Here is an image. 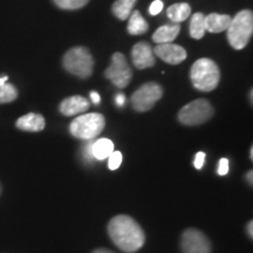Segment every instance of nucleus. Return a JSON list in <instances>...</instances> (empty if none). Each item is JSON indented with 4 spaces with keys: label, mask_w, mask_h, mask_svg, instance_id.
I'll use <instances>...</instances> for the list:
<instances>
[{
    "label": "nucleus",
    "mask_w": 253,
    "mask_h": 253,
    "mask_svg": "<svg viewBox=\"0 0 253 253\" xmlns=\"http://www.w3.org/2000/svg\"><path fill=\"white\" fill-rule=\"evenodd\" d=\"M214 110L205 99H198L185 104L178 112V120L185 126H199L208 122L213 116Z\"/></svg>",
    "instance_id": "obj_6"
},
{
    "label": "nucleus",
    "mask_w": 253,
    "mask_h": 253,
    "mask_svg": "<svg viewBox=\"0 0 253 253\" xmlns=\"http://www.w3.org/2000/svg\"><path fill=\"white\" fill-rule=\"evenodd\" d=\"M90 100L93 103L99 104L101 101V96L99 95V93H96V91H90Z\"/></svg>",
    "instance_id": "obj_29"
},
{
    "label": "nucleus",
    "mask_w": 253,
    "mask_h": 253,
    "mask_svg": "<svg viewBox=\"0 0 253 253\" xmlns=\"http://www.w3.org/2000/svg\"><path fill=\"white\" fill-rule=\"evenodd\" d=\"M246 231H248V235L250 238H253V221L250 220L248 223V225H246Z\"/></svg>",
    "instance_id": "obj_30"
},
{
    "label": "nucleus",
    "mask_w": 253,
    "mask_h": 253,
    "mask_svg": "<svg viewBox=\"0 0 253 253\" xmlns=\"http://www.w3.org/2000/svg\"><path fill=\"white\" fill-rule=\"evenodd\" d=\"M227 40L235 49H243L248 46L253 33V13L250 9L238 12L231 19L227 28Z\"/></svg>",
    "instance_id": "obj_3"
},
{
    "label": "nucleus",
    "mask_w": 253,
    "mask_h": 253,
    "mask_svg": "<svg viewBox=\"0 0 253 253\" xmlns=\"http://www.w3.org/2000/svg\"><path fill=\"white\" fill-rule=\"evenodd\" d=\"M122 163V154L120 151L114 150L108 157V168L110 170L119 169Z\"/></svg>",
    "instance_id": "obj_24"
},
{
    "label": "nucleus",
    "mask_w": 253,
    "mask_h": 253,
    "mask_svg": "<svg viewBox=\"0 0 253 253\" xmlns=\"http://www.w3.org/2000/svg\"><path fill=\"white\" fill-rule=\"evenodd\" d=\"M192 84L201 91H212L220 81V71L213 60L202 58L196 61L190 69Z\"/></svg>",
    "instance_id": "obj_2"
},
{
    "label": "nucleus",
    "mask_w": 253,
    "mask_h": 253,
    "mask_svg": "<svg viewBox=\"0 0 253 253\" xmlns=\"http://www.w3.org/2000/svg\"><path fill=\"white\" fill-rule=\"evenodd\" d=\"M104 77L112 81L114 86L121 88V89L130 84L132 71L126 62V56L122 53H114L112 56V63L104 71Z\"/></svg>",
    "instance_id": "obj_8"
},
{
    "label": "nucleus",
    "mask_w": 253,
    "mask_h": 253,
    "mask_svg": "<svg viewBox=\"0 0 253 253\" xmlns=\"http://www.w3.org/2000/svg\"><path fill=\"white\" fill-rule=\"evenodd\" d=\"M93 253H115V252L110 251V250H107V249H97L95 250Z\"/></svg>",
    "instance_id": "obj_32"
},
{
    "label": "nucleus",
    "mask_w": 253,
    "mask_h": 253,
    "mask_svg": "<svg viewBox=\"0 0 253 253\" xmlns=\"http://www.w3.org/2000/svg\"><path fill=\"white\" fill-rule=\"evenodd\" d=\"M252 176H253V171L252 170H250V171L246 173V181H248V183L250 185L253 184V179H252Z\"/></svg>",
    "instance_id": "obj_31"
},
{
    "label": "nucleus",
    "mask_w": 253,
    "mask_h": 253,
    "mask_svg": "<svg viewBox=\"0 0 253 253\" xmlns=\"http://www.w3.org/2000/svg\"><path fill=\"white\" fill-rule=\"evenodd\" d=\"M7 77H4V78H0V86H2V84H6V81H7Z\"/></svg>",
    "instance_id": "obj_33"
},
{
    "label": "nucleus",
    "mask_w": 253,
    "mask_h": 253,
    "mask_svg": "<svg viewBox=\"0 0 253 253\" xmlns=\"http://www.w3.org/2000/svg\"><path fill=\"white\" fill-rule=\"evenodd\" d=\"M0 192H1V188H0Z\"/></svg>",
    "instance_id": "obj_36"
},
{
    "label": "nucleus",
    "mask_w": 253,
    "mask_h": 253,
    "mask_svg": "<svg viewBox=\"0 0 253 253\" xmlns=\"http://www.w3.org/2000/svg\"><path fill=\"white\" fill-rule=\"evenodd\" d=\"M45 125L46 122L43 116L36 113H28L26 115L21 116L20 119H18L17 123H15L17 128L20 129V130L32 132L43 130Z\"/></svg>",
    "instance_id": "obj_13"
},
{
    "label": "nucleus",
    "mask_w": 253,
    "mask_h": 253,
    "mask_svg": "<svg viewBox=\"0 0 253 253\" xmlns=\"http://www.w3.org/2000/svg\"><path fill=\"white\" fill-rule=\"evenodd\" d=\"M181 249L183 253H211L212 251L208 237L196 229H188L183 232Z\"/></svg>",
    "instance_id": "obj_9"
},
{
    "label": "nucleus",
    "mask_w": 253,
    "mask_h": 253,
    "mask_svg": "<svg viewBox=\"0 0 253 253\" xmlns=\"http://www.w3.org/2000/svg\"><path fill=\"white\" fill-rule=\"evenodd\" d=\"M250 158H251V160H253V148H251V149H250Z\"/></svg>",
    "instance_id": "obj_34"
},
{
    "label": "nucleus",
    "mask_w": 253,
    "mask_h": 253,
    "mask_svg": "<svg viewBox=\"0 0 253 253\" xmlns=\"http://www.w3.org/2000/svg\"><path fill=\"white\" fill-rule=\"evenodd\" d=\"M154 54L169 65H178L186 59V50L176 43H160L155 47Z\"/></svg>",
    "instance_id": "obj_10"
},
{
    "label": "nucleus",
    "mask_w": 253,
    "mask_h": 253,
    "mask_svg": "<svg viewBox=\"0 0 253 253\" xmlns=\"http://www.w3.org/2000/svg\"><path fill=\"white\" fill-rule=\"evenodd\" d=\"M114 151V143L108 138H100L93 142V155L96 161H103Z\"/></svg>",
    "instance_id": "obj_18"
},
{
    "label": "nucleus",
    "mask_w": 253,
    "mask_h": 253,
    "mask_svg": "<svg viewBox=\"0 0 253 253\" xmlns=\"http://www.w3.org/2000/svg\"><path fill=\"white\" fill-rule=\"evenodd\" d=\"M93 140L87 141V143L84 145V148H82V158H84V162H87L88 164H91L94 161H96L93 155Z\"/></svg>",
    "instance_id": "obj_23"
},
{
    "label": "nucleus",
    "mask_w": 253,
    "mask_h": 253,
    "mask_svg": "<svg viewBox=\"0 0 253 253\" xmlns=\"http://www.w3.org/2000/svg\"><path fill=\"white\" fill-rule=\"evenodd\" d=\"M18 97V90L13 84H4L0 86V104L9 103Z\"/></svg>",
    "instance_id": "obj_21"
},
{
    "label": "nucleus",
    "mask_w": 253,
    "mask_h": 253,
    "mask_svg": "<svg viewBox=\"0 0 253 253\" xmlns=\"http://www.w3.org/2000/svg\"><path fill=\"white\" fill-rule=\"evenodd\" d=\"M204 162H205V154L202 153V151H199V153L196 154V157H195V161H194V166L196 169H202L204 166Z\"/></svg>",
    "instance_id": "obj_27"
},
{
    "label": "nucleus",
    "mask_w": 253,
    "mask_h": 253,
    "mask_svg": "<svg viewBox=\"0 0 253 253\" xmlns=\"http://www.w3.org/2000/svg\"><path fill=\"white\" fill-rule=\"evenodd\" d=\"M126 30H128V33L131 34V36H141V34H144L145 32L149 30V25L145 21V19L142 17L140 12L134 11L129 15Z\"/></svg>",
    "instance_id": "obj_16"
},
{
    "label": "nucleus",
    "mask_w": 253,
    "mask_h": 253,
    "mask_svg": "<svg viewBox=\"0 0 253 253\" xmlns=\"http://www.w3.org/2000/svg\"><path fill=\"white\" fill-rule=\"evenodd\" d=\"M131 59L135 67L138 69L150 68L156 63L153 47L148 42H143V41L137 42L132 47Z\"/></svg>",
    "instance_id": "obj_11"
},
{
    "label": "nucleus",
    "mask_w": 253,
    "mask_h": 253,
    "mask_svg": "<svg viewBox=\"0 0 253 253\" xmlns=\"http://www.w3.org/2000/svg\"><path fill=\"white\" fill-rule=\"evenodd\" d=\"M205 15L203 13H195L190 20V36L194 39L199 40L205 36Z\"/></svg>",
    "instance_id": "obj_20"
},
{
    "label": "nucleus",
    "mask_w": 253,
    "mask_h": 253,
    "mask_svg": "<svg viewBox=\"0 0 253 253\" xmlns=\"http://www.w3.org/2000/svg\"><path fill=\"white\" fill-rule=\"evenodd\" d=\"M190 14H191V7L186 2L173 4L167 9L168 18L176 24H179L182 21L186 20L190 17Z\"/></svg>",
    "instance_id": "obj_17"
},
{
    "label": "nucleus",
    "mask_w": 253,
    "mask_h": 253,
    "mask_svg": "<svg viewBox=\"0 0 253 253\" xmlns=\"http://www.w3.org/2000/svg\"><path fill=\"white\" fill-rule=\"evenodd\" d=\"M250 101H251V103H252V90L250 91Z\"/></svg>",
    "instance_id": "obj_35"
},
{
    "label": "nucleus",
    "mask_w": 253,
    "mask_h": 253,
    "mask_svg": "<svg viewBox=\"0 0 253 253\" xmlns=\"http://www.w3.org/2000/svg\"><path fill=\"white\" fill-rule=\"evenodd\" d=\"M230 15L226 14H218L211 13L204 19L205 31L210 32V33H220V32L226 31L230 26L231 23Z\"/></svg>",
    "instance_id": "obj_14"
},
{
    "label": "nucleus",
    "mask_w": 253,
    "mask_h": 253,
    "mask_svg": "<svg viewBox=\"0 0 253 253\" xmlns=\"http://www.w3.org/2000/svg\"><path fill=\"white\" fill-rule=\"evenodd\" d=\"M163 96V88L156 82L142 84L131 96V106L136 112L144 113L150 110Z\"/></svg>",
    "instance_id": "obj_7"
},
{
    "label": "nucleus",
    "mask_w": 253,
    "mask_h": 253,
    "mask_svg": "<svg viewBox=\"0 0 253 253\" xmlns=\"http://www.w3.org/2000/svg\"><path fill=\"white\" fill-rule=\"evenodd\" d=\"M229 172V160L227 158H221L218 163L217 173L220 176H225Z\"/></svg>",
    "instance_id": "obj_25"
},
{
    "label": "nucleus",
    "mask_w": 253,
    "mask_h": 253,
    "mask_svg": "<svg viewBox=\"0 0 253 253\" xmlns=\"http://www.w3.org/2000/svg\"><path fill=\"white\" fill-rule=\"evenodd\" d=\"M179 31H181V26L178 24L164 25V26L158 27L153 36L154 42H156L157 45L173 42V40L179 34Z\"/></svg>",
    "instance_id": "obj_15"
},
{
    "label": "nucleus",
    "mask_w": 253,
    "mask_h": 253,
    "mask_svg": "<svg viewBox=\"0 0 253 253\" xmlns=\"http://www.w3.org/2000/svg\"><path fill=\"white\" fill-rule=\"evenodd\" d=\"M163 1H161V0H155L153 4L150 5L149 13L151 15H157L163 9Z\"/></svg>",
    "instance_id": "obj_26"
},
{
    "label": "nucleus",
    "mask_w": 253,
    "mask_h": 253,
    "mask_svg": "<svg viewBox=\"0 0 253 253\" xmlns=\"http://www.w3.org/2000/svg\"><path fill=\"white\" fill-rule=\"evenodd\" d=\"M63 68L80 79H88L93 74L94 59L89 49L84 46L73 47L66 53L62 60Z\"/></svg>",
    "instance_id": "obj_4"
},
{
    "label": "nucleus",
    "mask_w": 253,
    "mask_h": 253,
    "mask_svg": "<svg viewBox=\"0 0 253 253\" xmlns=\"http://www.w3.org/2000/svg\"><path fill=\"white\" fill-rule=\"evenodd\" d=\"M59 8L62 9H79L84 7L89 0H53Z\"/></svg>",
    "instance_id": "obj_22"
},
{
    "label": "nucleus",
    "mask_w": 253,
    "mask_h": 253,
    "mask_svg": "<svg viewBox=\"0 0 253 253\" xmlns=\"http://www.w3.org/2000/svg\"><path fill=\"white\" fill-rule=\"evenodd\" d=\"M104 126H106V119L102 114H82L75 120H73L69 126V131L74 137L84 141H89L96 138L102 132Z\"/></svg>",
    "instance_id": "obj_5"
},
{
    "label": "nucleus",
    "mask_w": 253,
    "mask_h": 253,
    "mask_svg": "<svg viewBox=\"0 0 253 253\" xmlns=\"http://www.w3.org/2000/svg\"><path fill=\"white\" fill-rule=\"evenodd\" d=\"M89 101L86 97L80 96V95H74V96L67 97V99L61 101L59 109L62 115L74 116L87 112L89 109Z\"/></svg>",
    "instance_id": "obj_12"
},
{
    "label": "nucleus",
    "mask_w": 253,
    "mask_h": 253,
    "mask_svg": "<svg viewBox=\"0 0 253 253\" xmlns=\"http://www.w3.org/2000/svg\"><path fill=\"white\" fill-rule=\"evenodd\" d=\"M115 102H116V106H118V107H123V106H125V103H126L125 94L120 93V94L116 95Z\"/></svg>",
    "instance_id": "obj_28"
},
{
    "label": "nucleus",
    "mask_w": 253,
    "mask_h": 253,
    "mask_svg": "<svg viewBox=\"0 0 253 253\" xmlns=\"http://www.w3.org/2000/svg\"><path fill=\"white\" fill-rule=\"evenodd\" d=\"M110 239L123 252L138 251L145 243V233L134 218L126 214H118L108 224Z\"/></svg>",
    "instance_id": "obj_1"
},
{
    "label": "nucleus",
    "mask_w": 253,
    "mask_h": 253,
    "mask_svg": "<svg viewBox=\"0 0 253 253\" xmlns=\"http://www.w3.org/2000/svg\"><path fill=\"white\" fill-rule=\"evenodd\" d=\"M137 0H116L113 4V13L120 20H126L131 14Z\"/></svg>",
    "instance_id": "obj_19"
}]
</instances>
